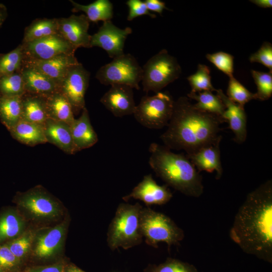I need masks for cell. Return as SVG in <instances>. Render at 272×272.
Masks as SVG:
<instances>
[{
  "label": "cell",
  "mask_w": 272,
  "mask_h": 272,
  "mask_svg": "<svg viewBox=\"0 0 272 272\" xmlns=\"http://www.w3.org/2000/svg\"><path fill=\"white\" fill-rule=\"evenodd\" d=\"M245 253L272 263V181L249 192L239 208L229 232Z\"/></svg>",
  "instance_id": "cell-1"
},
{
  "label": "cell",
  "mask_w": 272,
  "mask_h": 272,
  "mask_svg": "<svg viewBox=\"0 0 272 272\" xmlns=\"http://www.w3.org/2000/svg\"><path fill=\"white\" fill-rule=\"evenodd\" d=\"M221 116L200 111L189 98L180 97L174 101L173 113L166 131L160 136L170 150H184L186 155L222 140Z\"/></svg>",
  "instance_id": "cell-2"
},
{
  "label": "cell",
  "mask_w": 272,
  "mask_h": 272,
  "mask_svg": "<svg viewBox=\"0 0 272 272\" xmlns=\"http://www.w3.org/2000/svg\"><path fill=\"white\" fill-rule=\"evenodd\" d=\"M149 151L151 168L166 185L189 196L198 197L203 193L202 177L186 155L155 143Z\"/></svg>",
  "instance_id": "cell-3"
},
{
  "label": "cell",
  "mask_w": 272,
  "mask_h": 272,
  "mask_svg": "<svg viewBox=\"0 0 272 272\" xmlns=\"http://www.w3.org/2000/svg\"><path fill=\"white\" fill-rule=\"evenodd\" d=\"M142 207L139 202L134 205L122 202L118 206L107 233V243L111 250L120 247L126 250L142 242L140 228Z\"/></svg>",
  "instance_id": "cell-4"
},
{
  "label": "cell",
  "mask_w": 272,
  "mask_h": 272,
  "mask_svg": "<svg viewBox=\"0 0 272 272\" xmlns=\"http://www.w3.org/2000/svg\"><path fill=\"white\" fill-rule=\"evenodd\" d=\"M140 228L146 243L158 248L160 242L166 243L168 250L177 246L184 238L183 230L168 216L150 208L142 207L140 213Z\"/></svg>",
  "instance_id": "cell-5"
},
{
  "label": "cell",
  "mask_w": 272,
  "mask_h": 272,
  "mask_svg": "<svg viewBox=\"0 0 272 272\" xmlns=\"http://www.w3.org/2000/svg\"><path fill=\"white\" fill-rule=\"evenodd\" d=\"M181 67L177 59L166 49H162L151 57L142 67L143 91L156 93L179 78Z\"/></svg>",
  "instance_id": "cell-6"
},
{
  "label": "cell",
  "mask_w": 272,
  "mask_h": 272,
  "mask_svg": "<svg viewBox=\"0 0 272 272\" xmlns=\"http://www.w3.org/2000/svg\"><path fill=\"white\" fill-rule=\"evenodd\" d=\"M174 100L168 92H159L142 97L133 114L135 120L150 129H161L167 126L171 119Z\"/></svg>",
  "instance_id": "cell-7"
},
{
  "label": "cell",
  "mask_w": 272,
  "mask_h": 272,
  "mask_svg": "<svg viewBox=\"0 0 272 272\" xmlns=\"http://www.w3.org/2000/svg\"><path fill=\"white\" fill-rule=\"evenodd\" d=\"M95 77L104 85H124L139 90L142 67L132 55L123 53L102 66Z\"/></svg>",
  "instance_id": "cell-8"
},
{
  "label": "cell",
  "mask_w": 272,
  "mask_h": 272,
  "mask_svg": "<svg viewBox=\"0 0 272 272\" xmlns=\"http://www.w3.org/2000/svg\"><path fill=\"white\" fill-rule=\"evenodd\" d=\"M24 59L45 60L63 54L75 55L77 49L59 34L22 43Z\"/></svg>",
  "instance_id": "cell-9"
},
{
  "label": "cell",
  "mask_w": 272,
  "mask_h": 272,
  "mask_svg": "<svg viewBox=\"0 0 272 272\" xmlns=\"http://www.w3.org/2000/svg\"><path fill=\"white\" fill-rule=\"evenodd\" d=\"M90 74L80 62L68 72L59 86V91L71 103L73 112L78 113L86 107L85 95Z\"/></svg>",
  "instance_id": "cell-10"
},
{
  "label": "cell",
  "mask_w": 272,
  "mask_h": 272,
  "mask_svg": "<svg viewBox=\"0 0 272 272\" xmlns=\"http://www.w3.org/2000/svg\"><path fill=\"white\" fill-rule=\"evenodd\" d=\"M132 31L129 27L121 29L111 21L103 22L98 31L91 35L90 46L101 48L113 58L124 53L125 41Z\"/></svg>",
  "instance_id": "cell-11"
},
{
  "label": "cell",
  "mask_w": 272,
  "mask_h": 272,
  "mask_svg": "<svg viewBox=\"0 0 272 272\" xmlns=\"http://www.w3.org/2000/svg\"><path fill=\"white\" fill-rule=\"evenodd\" d=\"M16 201L20 207L37 218H54L60 213L57 201L39 187L17 195Z\"/></svg>",
  "instance_id": "cell-12"
},
{
  "label": "cell",
  "mask_w": 272,
  "mask_h": 272,
  "mask_svg": "<svg viewBox=\"0 0 272 272\" xmlns=\"http://www.w3.org/2000/svg\"><path fill=\"white\" fill-rule=\"evenodd\" d=\"M58 33L77 49L90 48L91 35L88 33L90 21L84 14L57 18Z\"/></svg>",
  "instance_id": "cell-13"
},
{
  "label": "cell",
  "mask_w": 272,
  "mask_h": 272,
  "mask_svg": "<svg viewBox=\"0 0 272 272\" xmlns=\"http://www.w3.org/2000/svg\"><path fill=\"white\" fill-rule=\"evenodd\" d=\"M172 196L168 186L158 184L150 174L145 175L131 192L123 196L122 199L125 201L131 198L138 199L148 207L154 205H164L169 202Z\"/></svg>",
  "instance_id": "cell-14"
},
{
  "label": "cell",
  "mask_w": 272,
  "mask_h": 272,
  "mask_svg": "<svg viewBox=\"0 0 272 272\" xmlns=\"http://www.w3.org/2000/svg\"><path fill=\"white\" fill-rule=\"evenodd\" d=\"M133 89L124 85H113L102 96L100 102L114 116L133 114L136 107Z\"/></svg>",
  "instance_id": "cell-15"
},
{
  "label": "cell",
  "mask_w": 272,
  "mask_h": 272,
  "mask_svg": "<svg viewBox=\"0 0 272 272\" xmlns=\"http://www.w3.org/2000/svg\"><path fill=\"white\" fill-rule=\"evenodd\" d=\"M216 91L225 106L222 117L228 122L235 136L234 140L238 144L243 143L247 137V116L244 107L231 101L222 90Z\"/></svg>",
  "instance_id": "cell-16"
},
{
  "label": "cell",
  "mask_w": 272,
  "mask_h": 272,
  "mask_svg": "<svg viewBox=\"0 0 272 272\" xmlns=\"http://www.w3.org/2000/svg\"><path fill=\"white\" fill-rule=\"evenodd\" d=\"M23 61L52 80L59 87L69 70L79 62L73 54L60 55L45 60Z\"/></svg>",
  "instance_id": "cell-17"
},
{
  "label": "cell",
  "mask_w": 272,
  "mask_h": 272,
  "mask_svg": "<svg viewBox=\"0 0 272 272\" xmlns=\"http://www.w3.org/2000/svg\"><path fill=\"white\" fill-rule=\"evenodd\" d=\"M20 72L26 93L45 97L59 91V86L54 81L24 61Z\"/></svg>",
  "instance_id": "cell-18"
},
{
  "label": "cell",
  "mask_w": 272,
  "mask_h": 272,
  "mask_svg": "<svg viewBox=\"0 0 272 272\" xmlns=\"http://www.w3.org/2000/svg\"><path fill=\"white\" fill-rule=\"evenodd\" d=\"M220 142L203 147L190 155H186L198 172L202 171L209 173L216 171L217 179L221 178L223 174L220 159Z\"/></svg>",
  "instance_id": "cell-19"
},
{
  "label": "cell",
  "mask_w": 272,
  "mask_h": 272,
  "mask_svg": "<svg viewBox=\"0 0 272 272\" xmlns=\"http://www.w3.org/2000/svg\"><path fill=\"white\" fill-rule=\"evenodd\" d=\"M43 127L47 143L55 145L65 153H76L70 125L47 118L43 124Z\"/></svg>",
  "instance_id": "cell-20"
},
{
  "label": "cell",
  "mask_w": 272,
  "mask_h": 272,
  "mask_svg": "<svg viewBox=\"0 0 272 272\" xmlns=\"http://www.w3.org/2000/svg\"><path fill=\"white\" fill-rule=\"evenodd\" d=\"M71 129L76 153L93 146L98 141L86 107L82 110L81 116L75 119L71 125Z\"/></svg>",
  "instance_id": "cell-21"
},
{
  "label": "cell",
  "mask_w": 272,
  "mask_h": 272,
  "mask_svg": "<svg viewBox=\"0 0 272 272\" xmlns=\"http://www.w3.org/2000/svg\"><path fill=\"white\" fill-rule=\"evenodd\" d=\"M66 224L61 223L39 235L36 240L35 252L40 258H46L56 253L61 246Z\"/></svg>",
  "instance_id": "cell-22"
},
{
  "label": "cell",
  "mask_w": 272,
  "mask_h": 272,
  "mask_svg": "<svg viewBox=\"0 0 272 272\" xmlns=\"http://www.w3.org/2000/svg\"><path fill=\"white\" fill-rule=\"evenodd\" d=\"M45 99L48 118L71 125L75 118L72 105L66 97L58 91Z\"/></svg>",
  "instance_id": "cell-23"
},
{
  "label": "cell",
  "mask_w": 272,
  "mask_h": 272,
  "mask_svg": "<svg viewBox=\"0 0 272 272\" xmlns=\"http://www.w3.org/2000/svg\"><path fill=\"white\" fill-rule=\"evenodd\" d=\"M48 118L45 97L25 93L22 96V118L43 125Z\"/></svg>",
  "instance_id": "cell-24"
},
{
  "label": "cell",
  "mask_w": 272,
  "mask_h": 272,
  "mask_svg": "<svg viewBox=\"0 0 272 272\" xmlns=\"http://www.w3.org/2000/svg\"><path fill=\"white\" fill-rule=\"evenodd\" d=\"M9 131L13 139L28 146L47 143L42 125L21 119Z\"/></svg>",
  "instance_id": "cell-25"
},
{
  "label": "cell",
  "mask_w": 272,
  "mask_h": 272,
  "mask_svg": "<svg viewBox=\"0 0 272 272\" xmlns=\"http://www.w3.org/2000/svg\"><path fill=\"white\" fill-rule=\"evenodd\" d=\"M70 2L73 6L72 12H84L90 22L111 21L113 17V4L109 0H96L87 5H81L72 0Z\"/></svg>",
  "instance_id": "cell-26"
},
{
  "label": "cell",
  "mask_w": 272,
  "mask_h": 272,
  "mask_svg": "<svg viewBox=\"0 0 272 272\" xmlns=\"http://www.w3.org/2000/svg\"><path fill=\"white\" fill-rule=\"evenodd\" d=\"M22 118V96L0 94V121L10 131Z\"/></svg>",
  "instance_id": "cell-27"
},
{
  "label": "cell",
  "mask_w": 272,
  "mask_h": 272,
  "mask_svg": "<svg viewBox=\"0 0 272 272\" xmlns=\"http://www.w3.org/2000/svg\"><path fill=\"white\" fill-rule=\"evenodd\" d=\"M21 217L14 210L7 209L0 214V245L19 237L24 228Z\"/></svg>",
  "instance_id": "cell-28"
},
{
  "label": "cell",
  "mask_w": 272,
  "mask_h": 272,
  "mask_svg": "<svg viewBox=\"0 0 272 272\" xmlns=\"http://www.w3.org/2000/svg\"><path fill=\"white\" fill-rule=\"evenodd\" d=\"M58 34L57 18L37 19L26 27L22 43Z\"/></svg>",
  "instance_id": "cell-29"
},
{
  "label": "cell",
  "mask_w": 272,
  "mask_h": 272,
  "mask_svg": "<svg viewBox=\"0 0 272 272\" xmlns=\"http://www.w3.org/2000/svg\"><path fill=\"white\" fill-rule=\"evenodd\" d=\"M187 97L195 100L196 101V103L193 104L195 108L203 112L222 117L226 109L220 98L217 95L213 94L211 91L190 92L187 94Z\"/></svg>",
  "instance_id": "cell-30"
},
{
  "label": "cell",
  "mask_w": 272,
  "mask_h": 272,
  "mask_svg": "<svg viewBox=\"0 0 272 272\" xmlns=\"http://www.w3.org/2000/svg\"><path fill=\"white\" fill-rule=\"evenodd\" d=\"M24 60L22 44L7 53L0 54V78L20 71Z\"/></svg>",
  "instance_id": "cell-31"
},
{
  "label": "cell",
  "mask_w": 272,
  "mask_h": 272,
  "mask_svg": "<svg viewBox=\"0 0 272 272\" xmlns=\"http://www.w3.org/2000/svg\"><path fill=\"white\" fill-rule=\"evenodd\" d=\"M187 79L191 88L190 92L216 91L212 84L210 70L206 65L199 64L196 73L188 77Z\"/></svg>",
  "instance_id": "cell-32"
},
{
  "label": "cell",
  "mask_w": 272,
  "mask_h": 272,
  "mask_svg": "<svg viewBox=\"0 0 272 272\" xmlns=\"http://www.w3.org/2000/svg\"><path fill=\"white\" fill-rule=\"evenodd\" d=\"M26 93L20 71L0 78V94L6 96H22Z\"/></svg>",
  "instance_id": "cell-33"
},
{
  "label": "cell",
  "mask_w": 272,
  "mask_h": 272,
  "mask_svg": "<svg viewBox=\"0 0 272 272\" xmlns=\"http://www.w3.org/2000/svg\"><path fill=\"white\" fill-rule=\"evenodd\" d=\"M251 75L257 87L255 99L264 101L272 95V71L262 72L251 70Z\"/></svg>",
  "instance_id": "cell-34"
},
{
  "label": "cell",
  "mask_w": 272,
  "mask_h": 272,
  "mask_svg": "<svg viewBox=\"0 0 272 272\" xmlns=\"http://www.w3.org/2000/svg\"><path fill=\"white\" fill-rule=\"evenodd\" d=\"M226 96L233 102L242 106L252 99L254 93L250 92L234 77L229 78Z\"/></svg>",
  "instance_id": "cell-35"
},
{
  "label": "cell",
  "mask_w": 272,
  "mask_h": 272,
  "mask_svg": "<svg viewBox=\"0 0 272 272\" xmlns=\"http://www.w3.org/2000/svg\"><path fill=\"white\" fill-rule=\"evenodd\" d=\"M149 272H199L193 264L177 259L168 258L158 265H154Z\"/></svg>",
  "instance_id": "cell-36"
},
{
  "label": "cell",
  "mask_w": 272,
  "mask_h": 272,
  "mask_svg": "<svg viewBox=\"0 0 272 272\" xmlns=\"http://www.w3.org/2000/svg\"><path fill=\"white\" fill-rule=\"evenodd\" d=\"M206 57L208 60L227 75L229 78L233 77L234 56L233 55L225 52L219 51L212 54H207Z\"/></svg>",
  "instance_id": "cell-37"
},
{
  "label": "cell",
  "mask_w": 272,
  "mask_h": 272,
  "mask_svg": "<svg viewBox=\"0 0 272 272\" xmlns=\"http://www.w3.org/2000/svg\"><path fill=\"white\" fill-rule=\"evenodd\" d=\"M33 236L28 233L5 243L12 253L20 259L28 252L32 242Z\"/></svg>",
  "instance_id": "cell-38"
},
{
  "label": "cell",
  "mask_w": 272,
  "mask_h": 272,
  "mask_svg": "<svg viewBox=\"0 0 272 272\" xmlns=\"http://www.w3.org/2000/svg\"><path fill=\"white\" fill-rule=\"evenodd\" d=\"M251 62H258L272 71V45L264 42L260 48L249 57Z\"/></svg>",
  "instance_id": "cell-39"
},
{
  "label": "cell",
  "mask_w": 272,
  "mask_h": 272,
  "mask_svg": "<svg viewBox=\"0 0 272 272\" xmlns=\"http://www.w3.org/2000/svg\"><path fill=\"white\" fill-rule=\"evenodd\" d=\"M129 11L127 20L129 21L141 16L147 15L152 18H155L156 15L150 12L144 2L141 0H128L125 3Z\"/></svg>",
  "instance_id": "cell-40"
},
{
  "label": "cell",
  "mask_w": 272,
  "mask_h": 272,
  "mask_svg": "<svg viewBox=\"0 0 272 272\" xmlns=\"http://www.w3.org/2000/svg\"><path fill=\"white\" fill-rule=\"evenodd\" d=\"M19 260L6 244L0 245L1 268L3 270L12 269L17 265Z\"/></svg>",
  "instance_id": "cell-41"
},
{
  "label": "cell",
  "mask_w": 272,
  "mask_h": 272,
  "mask_svg": "<svg viewBox=\"0 0 272 272\" xmlns=\"http://www.w3.org/2000/svg\"><path fill=\"white\" fill-rule=\"evenodd\" d=\"M144 2L148 10L162 15L164 9L169 10L166 8L165 3L160 0H145Z\"/></svg>",
  "instance_id": "cell-42"
},
{
  "label": "cell",
  "mask_w": 272,
  "mask_h": 272,
  "mask_svg": "<svg viewBox=\"0 0 272 272\" xmlns=\"http://www.w3.org/2000/svg\"><path fill=\"white\" fill-rule=\"evenodd\" d=\"M61 266L56 265L38 268L34 270L33 272H61Z\"/></svg>",
  "instance_id": "cell-43"
},
{
  "label": "cell",
  "mask_w": 272,
  "mask_h": 272,
  "mask_svg": "<svg viewBox=\"0 0 272 272\" xmlns=\"http://www.w3.org/2000/svg\"><path fill=\"white\" fill-rule=\"evenodd\" d=\"M250 2L259 7L263 8L272 7L271 0H251Z\"/></svg>",
  "instance_id": "cell-44"
},
{
  "label": "cell",
  "mask_w": 272,
  "mask_h": 272,
  "mask_svg": "<svg viewBox=\"0 0 272 272\" xmlns=\"http://www.w3.org/2000/svg\"><path fill=\"white\" fill-rule=\"evenodd\" d=\"M7 16L8 13L6 7L2 4H0V28L6 20Z\"/></svg>",
  "instance_id": "cell-45"
},
{
  "label": "cell",
  "mask_w": 272,
  "mask_h": 272,
  "mask_svg": "<svg viewBox=\"0 0 272 272\" xmlns=\"http://www.w3.org/2000/svg\"><path fill=\"white\" fill-rule=\"evenodd\" d=\"M66 272H85L79 268L75 266H72L70 267Z\"/></svg>",
  "instance_id": "cell-46"
},
{
  "label": "cell",
  "mask_w": 272,
  "mask_h": 272,
  "mask_svg": "<svg viewBox=\"0 0 272 272\" xmlns=\"http://www.w3.org/2000/svg\"><path fill=\"white\" fill-rule=\"evenodd\" d=\"M0 272H3V270L0 268Z\"/></svg>",
  "instance_id": "cell-47"
}]
</instances>
